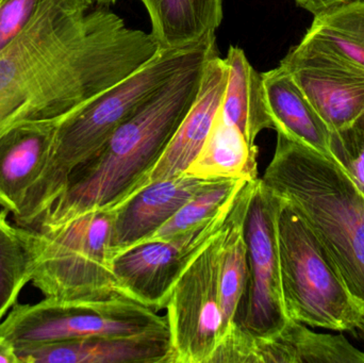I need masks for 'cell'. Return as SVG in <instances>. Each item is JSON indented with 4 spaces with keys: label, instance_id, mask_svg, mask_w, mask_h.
Here are the masks:
<instances>
[{
    "label": "cell",
    "instance_id": "cell-22",
    "mask_svg": "<svg viewBox=\"0 0 364 363\" xmlns=\"http://www.w3.org/2000/svg\"><path fill=\"white\" fill-rule=\"evenodd\" d=\"M306 34L364 67V0L314 17Z\"/></svg>",
    "mask_w": 364,
    "mask_h": 363
},
{
    "label": "cell",
    "instance_id": "cell-13",
    "mask_svg": "<svg viewBox=\"0 0 364 363\" xmlns=\"http://www.w3.org/2000/svg\"><path fill=\"white\" fill-rule=\"evenodd\" d=\"M215 180L183 174L151 183L132 195L113 210L109 243L111 260L144 242Z\"/></svg>",
    "mask_w": 364,
    "mask_h": 363
},
{
    "label": "cell",
    "instance_id": "cell-20",
    "mask_svg": "<svg viewBox=\"0 0 364 363\" xmlns=\"http://www.w3.org/2000/svg\"><path fill=\"white\" fill-rule=\"evenodd\" d=\"M151 17V34L160 49H176L215 38L223 0H141Z\"/></svg>",
    "mask_w": 364,
    "mask_h": 363
},
{
    "label": "cell",
    "instance_id": "cell-14",
    "mask_svg": "<svg viewBox=\"0 0 364 363\" xmlns=\"http://www.w3.org/2000/svg\"><path fill=\"white\" fill-rule=\"evenodd\" d=\"M59 121H27L0 136V207L14 220L48 163Z\"/></svg>",
    "mask_w": 364,
    "mask_h": 363
},
{
    "label": "cell",
    "instance_id": "cell-8",
    "mask_svg": "<svg viewBox=\"0 0 364 363\" xmlns=\"http://www.w3.org/2000/svg\"><path fill=\"white\" fill-rule=\"evenodd\" d=\"M220 234L222 230L191 260L168 298L172 363H210L220 342Z\"/></svg>",
    "mask_w": 364,
    "mask_h": 363
},
{
    "label": "cell",
    "instance_id": "cell-10",
    "mask_svg": "<svg viewBox=\"0 0 364 363\" xmlns=\"http://www.w3.org/2000/svg\"><path fill=\"white\" fill-rule=\"evenodd\" d=\"M235 196L214 217L188 232L171 240L136 245L114 258L113 271L124 293L154 310L166 309L184 269L222 230Z\"/></svg>",
    "mask_w": 364,
    "mask_h": 363
},
{
    "label": "cell",
    "instance_id": "cell-23",
    "mask_svg": "<svg viewBox=\"0 0 364 363\" xmlns=\"http://www.w3.org/2000/svg\"><path fill=\"white\" fill-rule=\"evenodd\" d=\"M245 179H218L188 200L174 217L142 243L171 240L211 219L240 191ZM141 243V244H142Z\"/></svg>",
    "mask_w": 364,
    "mask_h": 363
},
{
    "label": "cell",
    "instance_id": "cell-2",
    "mask_svg": "<svg viewBox=\"0 0 364 363\" xmlns=\"http://www.w3.org/2000/svg\"><path fill=\"white\" fill-rule=\"evenodd\" d=\"M207 60L175 75L124 121L96 155L70 174L34 228L60 225L87 211L115 210L144 189L196 99Z\"/></svg>",
    "mask_w": 364,
    "mask_h": 363
},
{
    "label": "cell",
    "instance_id": "cell-7",
    "mask_svg": "<svg viewBox=\"0 0 364 363\" xmlns=\"http://www.w3.org/2000/svg\"><path fill=\"white\" fill-rule=\"evenodd\" d=\"M170 332L168 318L132 298L63 302L44 298L14 305L0 322V336L15 349L94 337Z\"/></svg>",
    "mask_w": 364,
    "mask_h": 363
},
{
    "label": "cell",
    "instance_id": "cell-15",
    "mask_svg": "<svg viewBox=\"0 0 364 363\" xmlns=\"http://www.w3.org/2000/svg\"><path fill=\"white\" fill-rule=\"evenodd\" d=\"M226 83V64L214 51L203 66L196 99L149 175L146 187L181 176L198 157L215 123Z\"/></svg>",
    "mask_w": 364,
    "mask_h": 363
},
{
    "label": "cell",
    "instance_id": "cell-26",
    "mask_svg": "<svg viewBox=\"0 0 364 363\" xmlns=\"http://www.w3.org/2000/svg\"><path fill=\"white\" fill-rule=\"evenodd\" d=\"M42 0H0V53L31 21Z\"/></svg>",
    "mask_w": 364,
    "mask_h": 363
},
{
    "label": "cell",
    "instance_id": "cell-19",
    "mask_svg": "<svg viewBox=\"0 0 364 363\" xmlns=\"http://www.w3.org/2000/svg\"><path fill=\"white\" fill-rule=\"evenodd\" d=\"M227 83L220 104L223 119L235 126L252 146L263 130L274 129L262 72L250 63L243 49L230 46L224 59Z\"/></svg>",
    "mask_w": 364,
    "mask_h": 363
},
{
    "label": "cell",
    "instance_id": "cell-5",
    "mask_svg": "<svg viewBox=\"0 0 364 363\" xmlns=\"http://www.w3.org/2000/svg\"><path fill=\"white\" fill-rule=\"evenodd\" d=\"M113 210H92L50 227L18 226L30 283L45 298L106 302L128 298L109 253Z\"/></svg>",
    "mask_w": 364,
    "mask_h": 363
},
{
    "label": "cell",
    "instance_id": "cell-28",
    "mask_svg": "<svg viewBox=\"0 0 364 363\" xmlns=\"http://www.w3.org/2000/svg\"><path fill=\"white\" fill-rule=\"evenodd\" d=\"M0 363H19L14 345L0 336Z\"/></svg>",
    "mask_w": 364,
    "mask_h": 363
},
{
    "label": "cell",
    "instance_id": "cell-4",
    "mask_svg": "<svg viewBox=\"0 0 364 363\" xmlns=\"http://www.w3.org/2000/svg\"><path fill=\"white\" fill-rule=\"evenodd\" d=\"M218 50L215 38L193 46L160 49L140 70L60 119L50 158L16 221L34 228L65 189L70 174L102 148L117 128L181 70Z\"/></svg>",
    "mask_w": 364,
    "mask_h": 363
},
{
    "label": "cell",
    "instance_id": "cell-21",
    "mask_svg": "<svg viewBox=\"0 0 364 363\" xmlns=\"http://www.w3.org/2000/svg\"><path fill=\"white\" fill-rule=\"evenodd\" d=\"M257 157V145H250L235 126L227 123L220 109L200 153L184 174L208 180H254L259 178Z\"/></svg>",
    "mask_w": 364,
    "mask_h": 363
},
{
    "label": "cell",
    "instance_id": "cell-6",
    "mask_svg": "<svg viewBox=\"0 0 364 363\" xmlns=\"http://www.w3.org/2000/svg\"><path fill=\"white\" fill-rule=\"evenodd\" d=\"M277 238L289 319L311 327L355 332L363 307L350 296L337 266L309 226L284 200L278 212Z\"/></svg>",
    "mask_w": 364,
    "mask_h": 363
},
{
    "label": "cell",
    "instance_id": "cell-17",
    "mask_svg": "<svg viewBox=\"0 0 364 363\" xmlns=\"http://www.w3.org/2000/svg\"><path fill=\"white\" fill-rule=\"evenodd\" d=\"M274 130L328 158L331 131L290 72L280 65L262 72Z\"/></svg>",
    "mask_w": 364,
    "mask_h": 363
},
{
    "label": "cell",
    "instance_id": "cell-11",
    "mask_svg": "<svg viewBox=\"0 0 364 363\" xmlns=\"http://www.w3.org/2000/svg\"><path fill=\"white\" fill-rule=\"evenodd\" d=\"M280 65L290 72L331 132L364 112V67L305 34Z\"/></svg>",
    "mask_w": 364,
    "mask_h": 363
},
{
    "label": "cell",
    "instance_id": "cell-24",
    "mask_svg": "<svg viewBox=\"0 0 364 363\" xmlns=\"http://www.w3.org/2000/svg\"><path fill=\"white\" fill-rule=\"evenodd\" d=\"M6 210H0V322L18 303L19 296L30 283L28 258L18 227L9 222Z\"/></svg>",
    "mask_w": 364,
    "mask_h": 363
},
{
    "label": "cell",
    "instance_id": "cell-9",
    "mask_svg": "<svg viewBox=\"0 0 364 363\" xmlns=\"http://www.w3.org/2000/svg\"><path fill=\"white\" fill-rule=\"evenodd\" d=\"M282 202L259 178L246 215L247 294L237 324L254 337L275 334L290 320L282 296L278 249L277 217Z\"/></svg>",
    "mask_w": 364,
    "mask_h": 363
},
{
    "label": "cell",
    "instance_id": "cell-1",
    "mask_svg": "<svg viewBox=\"0 0 364 363\" xmlns=\"http://www.w3.org/2000/svg\"><path fill=\"white\" fill-rule=\"evenodd\" d=\"M160 48L95 0H42L0 53V136L59 119L149 63Z\"/></svg>",
    "mask_w": 364,
    "mask_h": 363
},
{
    "label": "cell",
    "instance_id": "cell-16",
    "mask_svg": "<svg viewBox=\"0 0 364 363\" xmlns=\"http://www.w3.org/2000/svg\"><path fill=\"white\" fill-rule=\"evenodd\" d=\"M19 363H172L170 332L17 347Z\"/></svg>",
    "mask_w": 364,
    "mask_h": 363
},
{
    "label": "cell",
    "instance_id": "cell-25",
    "mask_svg": "<svg viewBox=\"0 0 364 363\" xmlns=\"http://www.w3.org/2000/svg\"><path fill=\"white\" fill-rule=\"evenodd\" d=\"M331 153L364 195V112L350 125L331 132Z\"/></svg>",
    "mask_w": 364,
    "mask_h": 363
},
{
    "label": "cell",
    "instance_id": "cell-29",
    "mask_svg": "<svg viewBox=\"0 0 364 363\" xmlns=\"http://www.w3.org/2000/svg\"><path fill=\"white\" fill-rule=\"evenodd\" d=\"M355 332L358 334V336L360 337L361 340L364 343V308L363 313H361L360 320H359L358 324H357L356 328H355Z\"/></svg>",
    "mask_w": 364,
    "mask_h": 363
},
{
    "label": "cell",
    "instance_id": "cell-30",
    "mask_svg": "<svg viewBox=\"0 0 364 363\" xmlns=\"http://www.w3.org/2000/svg\"><path fill=\"white\" fill-rule=\"evenodd\" d=\"M95 1L100 2V4H113V2L117 1V0H95Z\"/></svg>",
    "mask_w": 364,
    "mask_h": 363
},
{
    "label": "cell",
    "instance_id": "cell-3",
    "mask_svg": "<svg viewBox=\"0 0 364 363\" xmlns=\"http://www.w3.org/2000/svg\"><path fill=\"white\" fill-rule=\"evenodd\" d=\"M263 185L306 222L364 308V195L333 158L277 132Z\"/></svg>",
    "mask_w": 364,
    "mask_h": 363
},
{
    "label": "cell",
    "instance_id": "cell-18",
    "mask_svg": "<svg viewBox=\"0 0 364 363\" xmlns=\"http://www.w3.org/2000/svg\"><path fill=\"white\" fill-rule=\"evenodd\" d=\"M259 178L246 181L237 192L220 234V300L223 317L220 338L229 328L239 323L245 306L248 286L245 220Z\"/></svg>",
    "mask_w": 364,
    "mask_h": 363
},
{
    "label": "cell",
    "instance_id": "cell-27",
    "mask_svg": "<svg viewBox=\"0 0 364 363\" xmlns=\"http://www.w3.org/2000/svg\"><path fill=\"white\" fill-rule=\"evenodd\" d=\"M297 6L311 13L314 17L353 4L357 0H294Z\"/></svg>",
    "mask_w": 364,
    "mask_h": 363
},
{
    "label": "cell",
    "instance_id": "cell-12",
    "mask_svg": "<svg viewBox=\"0 0 364 363\" xmlns=\"http://www.w3.org/2000/svg\"><path fill=\"white\" fill-rule=\"evenodd\" d=\"M210 363H364V352L343 335L318 334L289 320L275 334L254 337L233 325Z\"/></svg>",
    "mask_w": 364,
    "mask_h": 363
}]
</instances>
